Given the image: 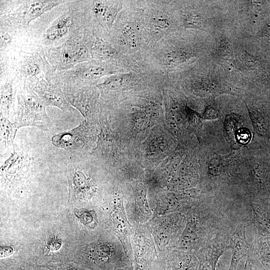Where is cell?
I'll list each match as a JSON object with an SVG mask.
<instances>
[{
	"label": "cell",
	"instance_id": "cell-1",
	"mask_svg": "<svg viewBox=\"0 0 270 270\" xmlns=\"http://www.w3.org/2000/svg\"><path fill=\"white\" fill-rule=\"evenodd\" d=\"M106 40L122 54L142 64L150 50L144 36L139 0H124Z\"/></svg>",
	"mask_w": 270,
	"mask_h": 270
},
{
	"label": "cell",
	"instance_id": "cell-12",
	"mask_svg": "<svg viewBox=\"0 0 270 270\" xmlns=\"http://www.w3.org/2000/svg\"><path fill=\"white\" fill-rule=\"evenodd\" d=\"M30 88L38 96L46 106H55L64 112L74 111L64 92L58 86L52 83L50 78H42L32 84Z\"/></svg>",
	"mask_w": 270,
	"mask_h": 270
},
{
	"label": "cell",
	"instance_id": "cell-21",
	"mask_svg": "<svg viewBox=\"0 0 270 270\" xmlns=\"http://www.w3.org/2000/svg\"><path fill=\"white\" fill-rule=\"evenodd\" d=\"M196 256L190 254H180L172 259L168 270H198Z\"/></svg>",
	"mask_w": 270,
	"mask_h": 270
},
{
	"label": "cell",
	"instance_id": "cell-31",
	"mask_svg": "<svg viewBox=\"0 0 270 270\" xmlns=\"http://www.w3.org/2000/svg\"><path fill=\"white\" fill-rule=\"evenodd\" d=\"M116 270H126L123 268H118Z\"/></svg>",
	"mask_w": 270,
	"mask_h": 270
},
{
	"label": "cell",
	"instance_id": "cell-13",
	"mask_svg": "<svg viewBox=\"0 0 270 270\" xmlns=\"http://www.w3.org/2000/svg\"><path fill=\"white\" fill-rule=\"evenodd\" d=\"M230 236L216 238L200 248L196 253L198 270H215L216 264L224 252L230 248Z\"/></svg>",
	"mask_w": 270,
	"mask_h": 270
},
{
	"label": "cell",
	"instance_id": "cell-17",
	"mask_svg": "<svg viewBox=\"0 0 270 270\" xmlns=\"http://www.w3.org/2000/svg\"><path fill=\"white\" fill-rule=\"evenodd\" d=\"M65 0H32L26 1L20 10L18 15L22 18V22L26 25L40 16L44 12L54 7L65 2Z\"/></svg>",
	"mask_w": 270,
	"mask_h": 270
},
{
	"label": "cell",
	"instance_id": "cell-27",
	"mask_svg": "<svg viewBox=\"0 0 270 270\" xmlns=\"http://www.w3.org/2000/svg\"><path fill=\"white\" fill-rule=\"evenodd\" d=\"M68 32V28L60 30H46V37L50 40H54L62 38Z\"/></svg>",
	"mask_w": 270,
	"mask_h": 270
},
{
	"label": "cell",
	"instance_id": "cell-14",
	"mask_svg": "<svg viewBox=\"0 0 270 270\" xmlns=\"http://www.w3.org/2000/svg\"><path fill=\"white\" fill-rule=\"evenodd\" d=\"M245 220L239 222L230 236V246L232 251L231 262L228 270H236L239 262L244 257L249 256L250 245L246 236Z\"/></svg>",
	"mask_w": 270,
	"mask_h": 270
},
{
	"label": "cell",
	"instance_id": "cell-26",
	"mask_svg": "<svg viewBox=\"0 0 270 270\" xmlns=\"http://www.w3.org/2000/svg\"><path fill=\"white\" fill-rule=\"evenodd\" d=\"M8 270H50L43 265L33 263L22 262L20 264L12 266Z\"/></svg>",
	"mask_w": 270,
	"mask_h": 270
},
{
	"label": "cell",
	"instance_id": "cell-5",
	"mask_svg": "<svg viewBox=\"0 0 270 270\" xmlns=\"http://www.w3.org/2000/svg\"><path fill=\"white\" fill-rule=\"evenodd\" d=\"M46 107L33 90L26 87L17 94V106L12 122L18 128L29 126L48 130L52 123Z\"/></svg>",
	"mask_w": 270,
	"mask_h": 270
},
{
	"label": "cell",
	"instance_id": "cell-8",
	"mask_svg": "<svg viewBox=\"0 0 270 270\" xmlns=\"http://www.w3.org/2000/svg\"><path fill=\"white\" fill-rule=\"evenodd\" d=\"M46 56L52 67L60 70H69L78 64L92 59L86 44L72 40L50 49Z\"/></svg>",
	"mask_w": 270,
	"mask_h": 270
},
{
	"label": "cell",
	"instance_id": "cell-11",
	"mask_svg": "<svg viewBox=\"0 0 270 270\" xmlns=\"http://www.w3.org/2000/svg\"><path fill=\"white\" fill-rule=\"evenodd\" d=\"M90 4L93 20L96 26L94 30L108 36L123 8L124 0H91Z\"/></svg>",
	"mask_w": 270,
	"mask_h": 270
},
{
	"label": "cell",
	"instance_id": "cell-28",
	"mask_svg": "<svg viewBox=\"0 0 270 270\" xmlns=\"http://www.w3.org/2000/svg\"><path fill=\"white\" fill-rule=\"evenodd\" d=\"M242 60L246 66L250 68L256 67L258 62L256 59L246 52L242 54Z\"/></svg>",
	"mask_w": 270,
	"mask_h": 270
},
{
	"label": "cell",
	"instance_id": "cell-20",
	"mask_svg": "<svg viewBox=\"0 0 270 270\" xmlns=\"http://www.w3.org/2000/svg\"><path fill=\"white\" fill-rule=\"evenodd\" d=\"M43 60L38 54L29 57L24 62L22 68V73L26 78H28L34 84L40 79L39 78L42 73V62Z\"/></svg>",
	"mask_w": 270,
	"mask_h": 270
},
{
	"label": "cell",
	"instance_id": "cell-9",
	"mask_svg": "<svg viewBox=\"0 0 270 270\" xmlns=\"http://www.w3.org/2000/svg\"><path fill=\"white\" fill-rule=\"evenodd\" d=\"M68 103L76 108L89 123L96 120L100 107V92L95 84L64 89Z\"/></svg>",
	"mask_w": 270,
	"mask_h": 270
},
{
	"label": "cell",
	"instance_id": "cell-4",
	"mask_svg": "<svg viewBox=\"0 0 270 270\" xmlns=\"http://www.w3.org/2000/svg\"><path fill=\"white\" fill-rule=\"evenodd\" d=\"M144 32L150 50L180 24L174 2L168 0H139Z\"/></svg>",
	"mask_w": 270,
	"mask_h": 270
},
{
	"label": "cell",
	"instance_id": "cell-6",
	"mask_svg": "<svg viewBox=\"0 0 270 270\" xmlns=\"http://www.w3.org/2000/svg\"><path fill=\"white\" fill-rule=\"evenodd\" d=\"M98 31H88L85 36L86 44L92 59L118 66L128 72L142 68L141 65L124 56L113 46Z\"/></svg>",
	"mask_w": 270,
	"mask_h": 270
},
{
	"label": "cell",
	"instance_id": "cell-16",
	"mask_svg": "<svg viewBox=\"0 0 270 270\" xmlns=\"http://www.w3.org/2000/svg\"><path fill=\"white\" fill-rule=\"evenodd\" d=\"M240 116L231 114L226 116L224 124V134L232 146H240L248 143L251 138L249 130L243 126Z\"/></svg>",
	"mask_w": 270,
	"mask_h": 270
},
{
	"label": "cell",
	"instance_id": "cell-24",
	"mask_svg": "<svg viewBox=\"0 0 270 270\" xmlns=\"http://www.w3.org/2000/svg\"><path fill=\"white\" fill-rule=\"evenodd\" d=\"M62 240L56 235H50L46 242V248L45 254L49 257L50 252L58 251L62 246Z\"/></svg>",
	"mask_w": 270,
	"mask_h": 270
},
{
	"label": "cell",
	"instance_id": "cell-30",
	"mask_svg": "<svg viewBox=\"0 0 270 270\" xmlns=\"http://www.w3.org/2000/svg\"><path fill=\"white\" fill-rule=\"evenodd\" d=\"M11 42L10 36L6 32H2L0 34V47L6 48V46Z\"/></svg>",
	"mask_w": 270,
	"mask_h": 270
},
{
	"label": "cell",
	"instance_id": "cell-2",
	"mask_svg": "<svg viewBox=\"0 0 270 270\" xmlns=\"http://www.w3.org/2000/svg\"><path fill=\"white\" fill-rule=\"evenodd\" d=\"M166 77L143 68L103 78L96 84L100 92V110L112 108L138 92L163 84Z\"/></svg>",
	"mask_w": 270,
	"mask_h": 270
},
{
	"label": "cell",
	"instance_id": "cell-23",
	"mask_svg": "<svg viewBox=\"0 0 270 270\" xmlns=\"http://www.w3.org/2000/svg\"><path fill=\"white\" fill-rule=\"evenodd\" d=\"M74 214L83 224L87 226H90L94 219V214L84 208H74Z\"/></svg>",
	"mask_w": 270,
	"mask_h": 270
},
{
	"label": "cell",
	"instance_id": "cell-32",
	"mask_svg": "<svg viewBox=\"0 0 270 270\" xmlns=\"http://www.w3.org/2000/svg\"><path fill=\"white\" fill-rule=\"evenodd\" d=\"M250 270H253L252 268H250Z\"/></svg>",
	"mask_w": 270,
	"mask_h": 270
},
{
	"label": "cell",
	"instance_id": "cell-25",
	"mask_svg": "<svg viewBox=\"0 0 270 270\" xmlns=\"http://www.w3.org/2000/svg\"><path fill=\"white\" fill-rule=\"evenodd\" d=\"M72 22L71 18L67 16H64L58 18L51 26H49L46 30H52L68 28Z\"/></svg>",
	"mask_w": 270,
	"mask_h": 270
},
{
	"label": "cell",
	"instance_id": "cell-10",
	"mask_svg": "<svg viewBox=\"0 0 270 270\" xmlns=\"http://www.w3.org/2000/svg\"><path fill=\"white\" fill-rule=\"evenodd\" d=\"M88 122L84 120L71 130L52 136V144L66 150H80L88 146L94 140V135Z\"/></svg>",
	"mask_w": 270,
	"mask_h": 270
},
{
	"label": "cell",
	"instance_id": "cell-7",
	"mask_svg": "<svg viewBox=\"0 0 270 270\" xmlns=\"http://www.w3.org/2000/svg\"><path fill=\"white\" fill-rule=\"evenodd\" d=\"M126 72H128L112 63L92 59L76 64L64 74L80 87L96 85L105 76Z\"/></svg>",
	"mask_w": 270,
	"mask_h": 270
},
{
	"label": "cell",
	"instance_id": "cell-29",
	"mask_svg": "<svg viewBox=\"0 0 270 270\" xmlns=\"http://www.w3.org/2000/svg\"><path fill=\"white\" fill-rule=\"evenodd\" d=\"M14 253V248L8 246H1L0 250V259H4L12 256Z\"/></svg>",
	"mask_w": 270,
	"mask_h": 270
},
{
	"label": "cell",
	"instance_id": "cell-18",
	"mask_svg": "<svg viewBox=\"0 0 270 270\" xmlns=\"http://www.w3.org/2000/svg\"><path fill=\"white\" fill-rule=\"evenodd\" d=\"M14 89L12 81H8L0 87V115L10 120L14 118L15 114Z\"/></svg>",
	"mask_w": 270,
	"mask_h": 270
},
{
	"label": "cell",
	"instance_id": "cell-15",
	"mask_svg": "<svg viewBox=\"0 0 270 270\" xmlns=\"http://www.w3.org/2000/svg\"><path fill=\"white\" fill-rule=\"evenodd\" d=\"M69 201L85 200L94 190L92 181L80 170H74L68 175Z\"/></svg>",
	"mask_w": 270,
	"mask_h": 270
},
{
	"label": "cell",
	"instance_id": "cell-3",
	"mask_svg": "<svg viewBox=\"0 0 270 270\" xmlns=\"http://www.w3.org/2000/svg\"><path fill=\"white\" fill-rule=\"evenodd\" d=\"M198 208L185 234L184 241L200 249L216 238L230 236L234 230L226 214L225 206L206 204Z\"/></svg>",
	"mask_w": 270,
	"mask_h": 270
},
{
	"label": "cell",
	"instance_id": "cell-22",
	"mask_svg": "<svg viewBox=\"0 0 270 270\" xmlns=\"http://www.w3.org/2000/svg\"><path fill=\"white\" fill-rule=\"evenodd\" d=\"M50 270H92L74 261H64L43 265Z\"/></svg>",
	"mask_w": 270,
	"mask_h": 270
},
{
	"label": "cell",
	"instance_id": "cell-19",
	"mask_svg": "<svg viewBox=\"0 0 270 270\" xmlns=\"http://www.w3.org/2000/svg\"><path fill=\"white\" fill-rule=\"evenodd\" d=\"M18 129L13 122L0 115L1 156L14 148V140Z\"/></svg>",
	"mask_w": 270,
	"mask_h": 270
}]
</instances>
